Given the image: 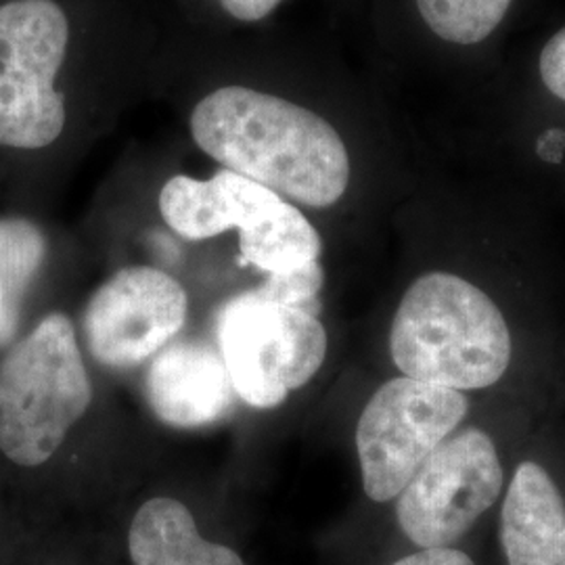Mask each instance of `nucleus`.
Masks as SVG:
<instances>
[{
	"instance_id": "f257e3e1",
	"label": "nucleus",
	"mask_w": 565,
	"mask_h": 565,
	"mask_svg": "<svg viewBox=\"0 0 565 565\" xmlns=\"http://www.w3.org/2000/svg\"><path fill=\"white\" fill-rule=\"evenodd\" d=\"M191 135L224 170L310 207L342 200L350 158L319 114L245 86H224L198 103Z\"/></svg>"
},
{
	"instance_id": "f03ea898",
	"label": "nucleus",
	"mask_w": 565,
	"mask_h": 565,
	"mask_svg": "<svg viewBox=\"0 0 565 565\" xmlns=\"http://www.w3.org/2000/svg\"><path fill=\"white\" fill-rule=\"evenodd\" d=\"M392 361L404 377L459 392L497 384L511 363L503 312L478 285L450 273L413 282L392 321Z\"/></svg>"
},
{
	"instance_id": "7ed1b4c3",
	"label": "nucleus",
	"mask_w": 565,
	"mask_h": 565,
	"mask_svg": "<svg viewBox=\"0 0 565 565\" xmlns=\"http://www.w3.org/2000/svg\"><path fill=\"white\" fill-rule=\"evenodd\" d=\"M90 401L74 324L44 315L0 356V455L20 469L49 463Z\"/></svg>"
},
{
	"instance_id": "20e7f679",
	"label": "nucleus",
	"mask_w": 565,
	"mask_h": 565,
	"mask_svg": "<svg viewBox=\"0 0 565 565\" xmlns=\"http://www.w3.org/2000/svg\"><path fill=\"white\" fill-rule=\"evenodd\" d=\"M216 340L235 394L254 408H275L308 384L327 356L319 317L270 302L256 289L224 302Z\"/></svg>"
},
{
	"instance_id": "39448f33",
	"label": "nucleus",
	"mask_w": 565,
	"mask_h": 565,
	"mask_svg": "<svg viewBox=\"0 0 565 565\" xmlns=\"http://www.w3.org/2000/svg\"><path fill=\"white\" fill-rule=\"evenodd\" d=\"M70 23L53 0L0 7V145L42 149L60 139L65 105L55 88Z\"/></svg>"
},
{
	"instance_id": "423d86ee",
	"label": "nucleus",
	"mask_w": 565,
	"mask_h": 565,
	"mask_svg": "<svg viewBox=\"0 0 565 565\" xmlns=\"http://www.w3.org/2000/svg\"><path fill=\"white\" fill-rule=\"evenodd\" d=\"M469 413L463 392L396 377L364 406L356 427V450L366 497L375 503L396 499L427 461L457 431Z\"/></svg>"
},
{
	"instance_id": "0eeeda50",
	"label": "nucleus",
	"mask_w": 565,
	"mask_h": 565,
	"mask_svg": "<svg viewBox=\"0 0 565 565\" xmlns=\"http://www.w3.org/2000/svg\"><path fill=\"white\" fill-rule=\"evenodd\" d=\"M503 484L492 438L478 427L455 431L398 494V524L422 548L452 546L499 501Z\"/></svg>"
},
{
	"instance_id": "6e6552de",
	"label": "nucleus",
	"mask_w": 565,
	"mask_h": 565,
	"mask_svg": "<svg viewBox=\"0 0 565 565\" xmlns=\"http://www.w3.org/2000/svg\"><path fill=\"white\" fill-rule=\"evenodd\" d=\"M181 282L160 268H121L84 312L90 354L111 369H132L163 350L186 319Z\"/></svg>"
},
{
	"instance_id": "1a4fd4ad",
	"label": "nucleus",
	"mask_w": 565,
	"mask_h": 565,
	"mask_svg": "<svg viewBox=\"0 0 565 565\" xmlns=\"http://www.w3.org/2000/svg\"><path fill=\"white\" fill-rule=\"evenodd\" d=\"M145 385L160 422L179 429L221 422L235 398L223 356L200 342L166 345L149 366Z\"/></svg>"
},
{
	"instance_id": "9d476101",
	"label": "nucleus",
	"mask_w": 565,
	"mask_h": 565,
	"mask_svg": "<svg viewBox=\"0 0 565 565\" xmlns=\"http://www.w3.org/2000/svg\"><path fill=\"white\" fill-rule=\"evenodd\" d=\"M279 203L277 193L231 170L216 172L210 181L174 177L160 193L163 221L189 242L212 239L228 228L247 231Z\"/></svg>"
},
{
	"instance_id": "9b49d317",
	"label": "nucleus",
	"mask_w": 565,
	"mask_h": 565,
	"mask_svg": "<svg viewBox=\"0 0 565 565\" xmlns=\"http://www.w3.org/2000/svg\"><path fill=\"white\" fill-rule=\"evenodd\" d=\"M509 565H565V503L543 465H518L503 503Z\"/></svg>"
},
{
	"instance_id": "f8f14e48",
	"label": "nucleus",
	"mask_w": 565,
	"mask_h": 565,
	"mask_svg": "<svg viewBox=\"0 0 565 565\" xmlns=\"http://www.w3.org/2000/svg\"><path fill=\"white\" fill-rule=\"evenodd\" d=\"M128 551L135 565H245L233 548L205 541L191 511L174 499H151L137 511Z\"/></svg>"
},
{
	"instance_id": "ddd939ff",
	"label": "nucleus",
	"mask_w": 565,
	"mask_h": 565,
	"mask_svg": "<svg viewBox=\"0 0 565 565\" xmlns=\"http://www.w3.org/2000/svg\"><path fill=\"white\" fill-rule=\"evenodd\" d=\"M49 243L28 218H0V352L20 340L28 296L41 277Z\"/></svg>"
},
{
	"instance_id": "4468645a",
	"label": "nucleus",
	"mask_w": 565,
	"mask_h": 565,
	"mask_svg": "<svg viewBox=\"0 0 565 565\" xmlns=\"http://www.w3.org/2000/svg\"><path fill=\"white\" fill-rule=\"evenodd\" d=\"M321 249L323 243L317 228L285 200L264 221L239 233L242 263L252 264L266 275H282L319 263Z\"/></svg>"
},
{
	"instance_id": "2eb2a0df",
	"label": "nucleus",
	"mask_w": 565,
	"mask_h": 565,
	"mask_svg": "<svg viewBox=\"0 0 565 565\" xmlns=\"http://www.w3.org/2000/svg\"><path fill=\"white\" fill-rule=\"evenodd\" d=\"M427 28L452 44L486 41L505 20L511 0H415Z\"/></svg>"
},
{
	"instance_id": "dca6fc26",
	"label": "nucleus",
	"mask_w": 565,
	"mask_h": 565,
	"mask_svg": "<svg viewBox=\"0 0 565 565\" xmlns=\"http://www.w3.org/2000/svg\"><path fill=\"white\" fill-rule=\"evenodd\" d=\"M324 270L321 263L308 264L298 270L282 273V275H268V279L256 287L258 296L270 302L282 303L289 308H298L312 317L321 312V289H323Z\"/></svg>"
},
{
	"instance_id": "f3484780",
	"label": "nucleus",
	"mask_w": 565,
	"mask_h": 565,
	"mask_svg": "<svg viewBox=\"0 0 565 565\" xmlns=\"http://www.w3.org/2000/svg\"><path fill=\"white\" fill-rule=\"evenodd\" d=\"M541 76L546 88L565 102V28L546 42L541 53Z\"/></svg>"
},
{
	"instance_id": "a211bd4d",
	"label": "nucleus",
	"mask_w": 565,
	"mask_h": 565,
	"mask_svg": "<svg viewBox=\"0 0 565 565\" xmlns=\"http://www.w3.org/2000/svg\"><path fill=\"white\" fill-rule=\"evenodd\" d=\"M392 565H476L463 551H457L452 546L445 548H422L415 555L403 557Z\"/></svg>"
},
{
	"instance_id": "6ab92c4d",
	"label": "nucleus",
	"mask_w": 565,
	"mask_h": 565,
	"mask_svg": "<svg viewBox=\"0 0 565 565\" xmlns=\"http://www.w3.org/2000/svg\"><path fill=\"white\" fill-rule=\"evenodd\" d=\"M281 0H221L224 11L239 21H260L279 7Z\"/></svg>"
}]
</instances>
